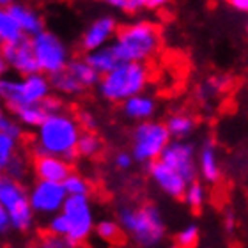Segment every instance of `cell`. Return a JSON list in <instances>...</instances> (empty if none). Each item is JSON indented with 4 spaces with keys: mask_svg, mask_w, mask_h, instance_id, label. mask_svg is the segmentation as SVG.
Masks as SVG:
<instances>
[{
    "mask_svg": "<svg viewBox=\"0 0 248 248\" xmlns=\"http://www.w3.org/2000/svg\"><path fill=\"white\" fill-rule=\"evenodd\" d=\"M77 123L82 131H94V129L98 128V119H96V115H94L93 112H89V110H80V112H78Z\"/></svg>",
    "mask_w": 248,
    "mask_h": 248,
    "instance_id": "35",
    "label": "cell"
},
{
    "mask_svg": "<svg viewBox=\"0 0 248 248\" xmlns=\"http://www.w3.org/2000/svg\"><path fill=\"white\" fill-rule=\"evenodd\" d=\"M16 155H18V140L0 131V174H4V170Z\"/></svg>",
    "mask_w": 248,
    "mask_h": 248,
    "instance_id": "28",
    "label": "cell"
},
{
    "mask_svg": "<svg viewBox=\"0 0 248 248\" xmlns=\"http://www.w3.org/2000/svg\"><path fill=\"white\" fill-rule=\"evenodd\" d=\"M66 197L62 183L36 181L29 190V204L34 215L37 213L43 217H53L61 213Z\"/></svg>",
    "mask_w": 248,
    "mask_h": 248,
    "instance_id": "11",
    "label": "cell"
},
{
    "mask_svg": "<svg viewBox=\"0 0 248 248\" xmlns=\"http://www.w3.org/2000/svg\"><path fill=\"white\" fill-rule=\"evenodd\" d=\"M165 124L160 121H144L135 126L131 135V158L139 163H153L160 160L161 153L170 142Z\"/></svg>",
    "mask_w": 248,
    "mask_h": 248,
    "instance_id": "7",
    "label": "cell"
},
{
    "mask_svg": "<svg viewBox=\"0 0 248 248\" xmlns=\"http://www.w3.org/2000/svg\"><path fill=\"white\" fill-rule=\"evenodd\" d=\"M158 103L156 99L149 94H137L133 98L126 99L123 103V114L131 121L137 123H144V121H151L155 117Z\"/></svg>",
    "mask_w": 248,
    "mask_h": 248,
    "instance_id": "18",
    "label": "cell"
},
{
    "mask_svg": "<svg viewBox=\"0 0 248 248\" xmlns=\"http://www.w3.org/2000/svg\"><path fill=\"white\" fill-rule=\"evenodd\" d=\"M32 52L36 59L39 73L46 75L48 78L64 71L67 62L71 61V53L66 43L52 31H41L39 34L31 37Z\"/></svg>",
    "mask_w": 248,
    "mask_h": 248,
    "instance_id": "8",
    "label": "cell"
},
{
    "mask_svg": "<svg viewBox=\"0 0 248 248\" xmlns=\"http://www.w3.org/2000/svg\"><path fill=\"white\" fill-rule=\"evenodd\" d=\"M199 239H201L199 225L197 223H188L176 234L174 243H176V248H197Z\"/></svg>",
    "mask_w": 248,
    "mask_h": 248,
    "instance_id": "29",
    "label": "cell"
},
{
    "mask_svg": "<svg viewBox=\"0 0 248 248\" xmlns=\"http://www.w3.org/2000/svg\"><path fill=\"white\" fill-rule=\"evenodd\" d=\"M71 163L55 156H36L34 160V174L37 181L62 183L71 174Z\"/></svg>",
    "mask_w": 248,
    "mask_h": 248,
    "instance_id": "17",
    "label": "cell"
},
{
    "mask_svg": "<svg viewBox=\"0 0 248 248\" xmlns=\"http://www.w3.org/2000/svg\"><path fill=\"white\" fill-rule=\"evenodd\" d=\"M66 71L82 85L83 91H87V89H91V87H96L99 83V78H101L83 59H71V61L67 62Z\"/></svg>",
    "mask_w": 248,
    "mask_h": 248,
    "instance_id": "21",
    "label": "cell"
},
{
    "mask_svg": "<svg viewBox=\"0 0 248 248\" xmlns=\"http://www.w3.org/2000/svg\"><path fill=\"white\" fill-rule=\"evenodd\" d=\"M117 223L121 231L140 248H155L165 239V220L155 204L121 207Z\"/></svg>",
    "mask_w": 248,
    "mask_h": 248,
    "instance_id": "3",
    "label": "cell"
},
{
    "mask_svg": "<svg viewBox=\"0 0 248 248\" xmlns=\"http://www.w3.org/2000/svg\"><path fill=\"white\" fill-rule=\"evenodd\" d=\"M114 161H115V167H117L119 170H128V169H131V165H133V158H131V155H129L128 151L117 153Z\"/></svg>",
    "mask_w": 248,
    "mask_h": 248,
    "instance_id": "38",
    "label": "cell"
},
{
    "mask_svg": "<svg viewBox=\"0 0 248 248\" xmlns=\"http://www.w3.org/2000/svg\"><path fill=\"white\" fill-rule=\"evenodd\" d=\"M117 20L114 16L110 15H103L96 18V20L91 23V25L83 31L82 39H80V48L83 52H94V50H99V48L107 46L112 39L117 34Z\"/></svg>",
    "mask_w": 248,
    "mask_h": 248,
    "instance_id": "13",
    "label": "cell"
},
{
    "mask_svg": "<svg viewBox=\"0 0 248 248\" xmlns=\"http://www.w3.org/2000/svg\"><path fill=\"white\" fill-rule=\"evenodd\" d=\"M36 248H75V247H73L66 238H59V236L46 234V236L37 243Z\"/></svg>",
    "mask_w": 248,
    "mask_h": 248,
    "instance_id": "36",
    "label": "cell"
},
{
    "mask_svg": "<svg viewBox=\"0 0 248 248\" xmlns=\"http://www.w3.org/2000/svg\"><path fill=\"white\" fill-rule=\"evenodd\" d=\"M21 37H25L21 34L20 27L15 21V18L11 16L7 7L0 5V46L11 45V43L20 41Z\"/></svg>",
    "mask_w": 248,
    "mask_h": 248,
    "instance_id": "22",
    "label": "cell"
},
{
    "mask_svg": "<svg viewBox=\"0 0 248 248\" xmlns=\"http://www.w3.org/2000/svg\"><path fill=\"white\" fill-rule=\"evenodd\" d=\"M149 176L158 188L170 199H183L188 183L176 170L167 167L163 161L156 160L149 163Z\"/></svg>",
    "mask_w": 248,
    "mask_h": 248,
    "instance_id": "14",
    "label": "cell"
},
{
    "mask_svg": "<svg viewBox=\"0 0 248 248\" xmlns=\"http://www.w3.org/2000/svg\"><path fill=\"white\" fill-rule=\"evenodd\" d=\"M183 199H185L186 206L190 207L191 211L201 213L202 207H204V204H206V201H207V190H206V186H204V183H201V181L190 183V185L186 186Z\"/></svg>",
    "mask_w": 248,
    "mask_h": 248,
    "instance_id": "26",
    "label": "cell"
},
{
    "mask_svg": "<svg viewBox=\"0 0 248 248\" xmlns=\"http://www.w3.org/2000/svg\"><path fill=\"white\" fill-rule=\"evenodd\" d=\"M13 114H15V117H16V123L20 124V126H27V128H37V126L45 121V117L48 115L46 112L43 110L41 103L20 107V108H16Z\"/></svg>",
    "mask_w": 248,
    "mask_h": 248,
    "instance_id": "23",
    "label": "cell"
},
{
    "mask_svg": "<svg viewBox=\"0 0 248 248\" xmlns=\"http://www.w3.org/2000/svg\"><path fill=\"white\" fill-rule=\"evenodd\" d=\"M7 11L15 18V21L20 27L21 34L25 37H32L39 34L41 31H45V18H43L41 13L34 5L16 0V2L7 5Z\"/></svg>",
    "mask_w": 248,
    "mask_h": 248,
    "instance_id": "15",
    "label": "cell"
},
{
    "mask_svg": "<svg viewBox=\"0 0 248 248\" xmlns=\"http://www.w3.org/2000/svg\"><path fill=\"white\" fill-rule=\"evenodd\" d=\"M163 124H165V128L172 140H186L197 128L195 119L190 114H185V112H177V114L169 115L167 123Z\"/></svg>",
    "mask_w": 248,
    "mask_h": 248,
    "instance_id": "20",
    "label": "cell"
},
{
    "mask_svg": "<svg viewBox=\"0 0 248 248\" xmlns=\"http://www.w3.org/2000/svg\"><path fill=\"white\" fill-rule=\"evenodd\" d=\"M52 94L50 78L43 73H34L29 77L0 78V103L15 112L25 105H39Z\"/></svg>",
    "mask_w": 248,
    "mask_h": 248,
    "instance_id": "5",
    "label": "cell"
},
{
    "mask_svg": "<svg viewBox=\"0 0 248 248\" xmlns=\"http://www.w3.org/2000/svg\"><path fill=\"white\" fill-rule=\"evenodd\" d=\"M50 85H52V91H57L61 94H66V96H78L83 93V87L66 69L50 77Z\"/></svg>",
    "mask_w": 248,
    "mask_h": 248,
    "instance_id": "25",
    "label": "cell"
},
{
    "mask_svg": "<svg viewBox=\"0 0 248 248\" xmlns=\"http://www.w3.org/2000/svg\"><path fill=\"white\" fill-rule=\"evenodd\" d=\"M0 131H2V133L11 135V137H13V139H16V140H20L21 133H23L21 126L16 123L13 117H9L7 110H5V107L2 103H0Z\"/></svg>",
    "mask_w": 248,
    "mask_h": 248,
    "instance_id": "31",
    "label": "cell"
},
{
    "mask_svg": "<svg viewBox=\"0 0 248 248\" xmlns=\"http://www.w3.org/2000/svg\"><path fill=\"white\" fill-rule=\"evenodd\" d=\"M62 188H64L67 197H89V193H91V185L87 183V179L80 174H75V172H71L62 181Z\"/></svg>",
    "mask_w": 248,
    "mask_h": 248,
    "instance_id": "27",
    "label": "cell"
},
{
    "mask_svg": "<svg viewBox=\"0 0 248 248\" xmlns=\"http://www.w3.org/2000/svg\"><path fill=\"white\" fill-rule=\"evenodd\" d=\"M83 61L87 62L89 66L93 67L99 77H103V75L110 73L112 69H115L119 64H123L121 59L117 57V53L114 52L112 45H107V46L99 48V50H94V52L85 53Z\"/></svg>",
    "mask_w": 248,
    "mask_h": 248,
    "instance_id": "19",
    "label": "cell"
},
{
    "mask_svg": "<svg viewBox=\"0 0 248 248\" xmlns=\"http://www.w3.org/2000/svg\"><path fill=\"white\" fill-rule=\"evenodd\" d=\"M48 234L59 236V238H66L67 236V222L62 213L50 217V220H48Z\"/></svg>",
    "mask_w": 248,
    "mask_h": 248,
    "instance_id": "33",
    "label": "cell"
},
{
    "mask_svg": "<svg viewBox=\"0 0 248 248\" xmlns=\"http://www.w3.org/2000/svg\"><path fill=\"white\" fill-rule=\"evenodd\" d=\"M160 161H163L167 167L176 170L188 185L197 181V153L195 145L188 140H170L165 151L161 153Z\"/></svg>",
    "mask_w": 248,
    "mask_h": 248,
    "instance_id": "10",
    "label": "cell"
},
{
    "mask_svg": "<svg viewBox=\"0 0 248 248\" xmlns=\"http://www.w3.org/2000/svg\"><path fill=\"white\" fill-rule=\"evenodd\" d=\"M61 213L67 222L66 239L73 247L85 243L94 231V211L89 197H66Z\"/></svg>",
    "mask_w": 248,
    "mask_h": 248,
    "instance_id": "9",
    "label": "cell"
},
{
    "mask_svg": "<svg viewBox=\"0 0 248 248\" xmlns=\"http://www.w3.org/2000/svg\"><path fill=\"white\" fill-rule=\"evenodd\" d=\"M5 71H7V66H5V61L2 57V52H0V78L5 77Z\"/></svg>",
    "mask_w": 248,
    "mask_h": 248,
    "instance_id": "43",
    "label": "cell"
},
{
    "mask_svg": "<svg viewBox=\"0 0 248 248\" xmlns=\"http://www.w3.org/2000/svg\"><path fill=\"white\" fill-rule=\"evenodd\" d=\"M231 5H232L236 11H241V13H247L248 11V0H229Z\"/></svg>",
    "mask_w": 248,
    "mask_h": 248,
    "instance_id": "41",
    "label": "cell"
},
{
    "mask_svg": "<svg viewBox=\"0 0 248 248\" xmlns=\"http://www.w3.org/2000/svg\"><path fill=\"white\" fill-rule=\"evenodd\" d=\"M11 231V222H9V217H7V213L2 206H0V238L5 236V234Z\"/></svg>",
    "mask_w": 248,
    "mask_h": 248,
    "instance_id": "40",
    "label": "cell"
},
{
    "mask_svg": "<svg viewBox=\"0 0 248 248\" xmlns=\"http://www.w3.org/2000/svg\"><path fill=\"white\" fill-rule=\"evenodd\" d=\"M103 151V140L94 131H82L77 142V156L82 158H96Z\"/></svg>",
    "mask_w": 248,
    "mask_h": 248,
    "instance_id": "24",
    "label": "cell"
},
{
    "mask_svg": "<svg viewBox=\"0 0 248 248\" xmlns=\"http://www.w3.org/2000/svg\"><path fill=\"white\" fill-rule=\"evenodd\" d=\"M114 52L121 62H139L145 64L155 57L161 48L160 25L149 20L129 21L117 29L115 41L112 43Z\"/></svg>",
    "mask_w": 248,
    "mask_h": 248,
    "instance_id": "2",
    "label": "cell"
},
{
    "mask_svg": "<svg viewBox=\"0 0 248 248\" xmlns=\"http://www.w3.org/2000/svg\"><path fill=\"white\" fill-rule=\"evenodd\" d=\"M101 2L107 4L108 7H114V9L121 11L124 15H131V13H137L140 9L137 0H101Z\"/></svg>",
    "mask_w": 248,
    "mask_h": 248,
    "instance_id": "34",
    "label": "cell"
},
{
    "mask_svg": "<svg viewBox=\"0 0 248 248\" xmlns=\"http://www.w3.org/2000/svg\"><path fill=\"white\" fill-rule=\"evenodd\" d=\"M0 52H2L7 69H13L21 78L39 73L36 59H34V52H32L31 37H21L20 41L5 45L0 48Z\"/></svg>",
    "mask_w": 248,
    "mask_h": 248,
    "instance_id": "12",
    "label": "cell"
},
{
    "mask_svg": "<svg viewBox=\"0 0 248 248\" xmlns=\"http://www.w3.org/2000/svg\"><path fill=\"white\" fill-rule=\"evenodd\" d=\"M139 2V7L142 9H151V11H156V9H163L165 5L170 4V0H137Z\"/></svg>",
    "mask_w": 248,
    "mask_h": 248,
    "instance_id": "39",
    "label": "cell"
},
{
    "mask_svg": "<svg viewBox=\"0 0 248 248\" xmlns=\"http://www.w3.org/2000/svg\"><path fill=\"white\" fill-rule=\"evenodd\" d=\"M82 129L77 117L67 112L48 114L36 128L34 153L36 156H55L67 163L77 158V142Z\"/></svg>",
    "mask_w": 248,
    "mask_h": 248,
    "instance_id": "1",
    "label": "cell"
},
{
    "mask_svg": "<svg viewBox=\"0 0 248 248\" xmlns=\"http://www.w3.org/2000/svg\"><path fill=\"white\" fill-rule=\"evenodd\" d=\"M225 229H227L229 232H232L234 231V217L232 215H227V217H225Z\"/></svg>",
    "mask_w": 248,
    "mask_h": 248,
    "instance_id": "42",
    "label": "cell"
},
{
    "mask_svg": "<svg viewBox=\"0 0 248 248\" xmlns=\"http://www.w3.org/2000/svg\"><path fill=\"white\" fill-rule=\"evenodd\" d=\"M41 107L46 114H57V112H62V101L57 98V96H52V94L43 101Z\"/></svg>",
    "mask_w": 248,
    "mask_h": 248,
    "instance_id": "37",
    "label": "cell"
},
{
    "mask_svg": "<svg viewBox=\"0 0 248 248\" xmlns=\"http://www.w3.org/2000/svg\"><path fill=\"white\" fill-rule=\"evenodd\" d=\"M0 206L9 217L11 229L27 232L34 225V211L29 204V190L21 181L0 174Z\"/></svg>",
    "mask_w": 248,
    "mask_h": 248,
    "instance_id": "6",
    "label": "cell"
},
{
    "mask_svg": "<svg viewBox=\"0 0 248 248\" xmlns=\"http://www.w3.org/2000/svg\"><path fill=\"white\" fill-rule=\"evenodd\" d=\"M197 172L201 174L202 181L207 185H217L222 179V165L218 158L217 144L213 140H206L197 155Z\"/></svg>",
    "mask_w": 248,
    "mask_h": 248,
    "instance_id": "16",
    "label": "cell"
},
{
    "mask_svg": "<svg viewBox=\"0 0 248 248\" xmlns=\"http://www.w3.org/2000/svg\"><path fill=\"white\" fill-rule=\"evenodd\" d=\"M94 231L98 234V238H101L107 243H117L123 236L119 223L114 220H101L99 223H94Z\"/></svg>",
    "mask_w": 248,
    "mask_h": 248,
    "instance_id": "30",
    "label": "cell"
},
{
    "mask_svg": "<svg viewBox=\"0 0 248 248\" xmlns=\"http://www.w3.org/2000/svg\"><path fill=\"white\" fill-rule=\"evenodd\" d=\"M13 2H16V0H0V5H2V7H7V5L13 4Z\"/></svg>",
    "mask_w": 248,
    "mask_h": 248,
    "instance_id": "44",
    "label": "cell"
},
{
    "mask_svg": "<svg viewBox=\"0 0 248 248\" xmlns=\"http://www.w3.org/2000/svg\"><path fill=\"white\" fill-rule=\"evenodd\" d=\"M149 67L139 62H123L99 78V96L110 103H124L126 99L142 94L149 83Z\"/></svg>",
    "mask_w": 248,
    "mask_h": 248,
    "instance_id": "4",
    "label": "cell"
},
{
    "mask_svg": "<svg viewBox=\"0 0 248 248\" xmlns=\"http://www.w3.org/2000/svg\"><path fill=\"white\" fill-rule=\"evenodd\" d=\"M27 172H29V165H27L25 158H21L20 155H16L15 158L11 160L9 165H7V169L4 170V174L5 176H9L11 179H16V181L23 183Z\"/></svg>",
    "mask_w": 248,
    "mask_h": 248,
    "instance_id": "32",
    "label": "cell"
}]
</instances>
